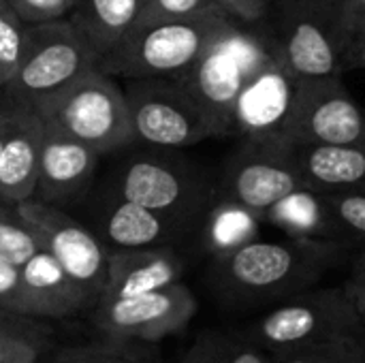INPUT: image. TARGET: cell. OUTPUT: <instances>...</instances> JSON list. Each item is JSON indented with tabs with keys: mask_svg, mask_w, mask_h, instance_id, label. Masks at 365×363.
I'll return each mask as SVG.
<instances>
[{
	"mask_svg": "<svg viewBox=\"0 0 365 363\" xmlns=\"http://www.w3.org/2000/svg\"><path fill=\"white\" fill-rule=\"evenodd\" d=\"M353 248L310 237L252 240L212 259L210 287L229 308L267 306L312 289Z\"/></svg>",
	"mask_w": 365,
	"mask_h": 363,
	"instance_id": "6da1fadb",
	"label": "cell"
},
{
	"mask_svg": "<svg viewBox=\"0 0 365 363\" xmlns=\"http://www.w3.org/2000/svg\"><path fill=\"white\" fill-rule=\"evenodd\" d=\"M272 51L274 39L265 21H233L184 73L173 77L197 101L216 139L233 137L235 103Z\"/></svg>",
	"mask_w": 365,
	"mask_h": 363,
	"instance_id": "7a4b0ae2",
	"label": "cell"
},
{
	"mask_svg": "<svg viewBox=\"0 0 365 363\" xmlns=\"http://www.w3.org/2000/svg\"><path fill=\"white\" fill-rule=\"evenodd\" d=\"M233 21L237 19L216 6L186 17L135 24L105 56H101L98 68L126 79L175 77L184 73Z\"/></svg>",
	"mask_w": 365,
	"mask_h": 363,
	"instance_id": "3957f363",
	"label": "cell"
},
{
	"mask_svg": "<svg viewBox=\"0 0 365 363\" xmlns=\"http://www.w3.org/2000/svg\"><path fill=\"white\" fill-rule=\"evenodd\" d=\"M43 122L77 137L98 154L128 148L137 141L124 90L98 66L64 88L30 103Z\"/></svg>",
	"mask_w": 365,
	"mask_h": 363,
	"instance_id": "277c9868",
	"label": "cell"
},
{
	"mask_svg": "<svg viewBox=\"0 0 365 363\" xmlns=\"http://www.w3.org/2000/svg\"><path fill=\"white\" fill-rule=\"evenodd\" d=\"M265 24L295 75L325 77L349 71L342 0H278Z\"/></svg>",
	"mask_w": 365,
	"mask_h": 363,
	"instance_id": "5b68a950",
	"label": "cell"
},
{
	"mask_svg": "<svg viewBox=\"0 0 365 363\" xmlns=\"http://www.w3.org/2000/svg\"><path fill=\"white\" fill-rule=\"evenodd\" d=\"M115 195L199 233L216 199V178L186 158L139 154L122 167Z\"/></svg>",
	"mask_w": 365,
	"mask_h": 363,
	"instance_id": "8992f818",
	"label": "cell"
},
{
	"mask_svg": "<svg viewBox=\"0 0 365 363\" xmlns=\"http://www.w3.org/2000/svg\"><path fill=\"white\" fill-rule=\"evenodd\" d=\"M365 332V321L353 304L344 285L325 289H306L278 302L257 323L248 338L265 351H289L349 334Z\"/></svg>",
	"mask_w": 365,
	"mask_h": 363,
	"instance_id": "52a82bcc",
	"label": "cell"
},
{
	"mask_svg": "<svg viewBox=\"0 0 365 363\" xmlns=\"http://www.w3.org/2000/svg\"><path fill=\"white\" fill-rule=\"evenodd\" d=\"M98 60L96 49L71 19L28 26L19 71L4 92L11 101L30 105L98 66Z\"/></svg>",
	"mask_w": 365,
	"mask_h": 363,
	"instance_id": "ba28073f",
	"label": "cell"
},
{
	"mask_svg": "<svg viewBox=\"0 0 365 363\" xmlns=\"http://www.w3.org/2000/svg\"><path fill=\"white\" fill-rule=\"evenodd\" d=\"M137 141L180 150L216 139L197 101L173 77L130 79L124 88Z\"/></svg>",
	"mask_w": 365,
	"mask_h": 363,
	"instance_id": "9c48e42d",
	"label": "cell"
},
{
	"mask_svg": "<svg viewBox=\"0 0 365 363\" xmlns=\"http://www.w3.org/2000/svg\"><path fill=\"white\" fill-rule=\"evenodd\" d=\"M92 310V323L103 340L156 347L188 329L199 302L186 285L175 282L152 293L98 302Z\"/></svg>",
	"mask_w": 365,
	"mask_h": 363,
	"instance_id": "30bf717a",
	"label": "cell"
},
{
	"mask_svg": "<svg viewBox=\"0 0 365 363\" xmlns=\"http://www.w3.org/2000/svg\"><path fill=\"white\" fill-rule=\"evenodd\" d=\"M289 143L240 139L216 178V199L248 208L261 218L284 197L302 190Z\"/></svg>",
	"mask_w": 365,
	"mask_h": 363,
	"instance_id": "8fae6325",
	"label": "cell"
},
{
	"mask_svg": "<svg viewBox=\"0 0 365 363\" xmlns=\"http://www.w3.org/2000/svg\"><path fill=\"white\" fill-rule=\"evenodd\" d=\"M15 208L38 240L41 250L49 252L79 285L101 300L107 282L109 246L56 203L30 197Z\"/></svg>",
	"mask_w": 365,
	"mask_h": 363,
	"instance_id": "7c38bea8",
	"label": "cell"
},
{
	"mask_svg": "<svg viewBox=\"0 0 365 363\" xmlns=\"http://www.w3.org/2000/svg\"><path fill=\"white\" fill-rule=\"evenodd\" d=\"M287 143L365 145V107L351 96L340 75L299 77Z\"/></svg>",
	"mask_w": 365,
	"mask_h": 363,
	"instance_id": "4fadbf2b",
	"label": "cell"
},
{
	"mask_svg": "<svg viewBox=\"0 0 365 363\" xmlns=\"http://www.w3.org/2000/svg\"><path fill=\"white\" fill-rule=\"evenodd\" d=\"M299 88V75L274 51L242 90L233 111V137L284 141Z\"/></svg>",
	"mask_w": 365,
	"mask_h": 363,
	"instance_id": "5bb4252c",
	"label": "cell"
},
{
	"mask_svg": "<svg viewBox=\"0 0 365 363\" xmlns=\"http://www.w3.org/2000/svg\"><path fill=\"white\" fill-rule=\"evenodd\" d=\"M43 131L45 124L30 105L15 101L6 105L0 150V201L17 205L36 193Z\"/></svg>",
	"mask_w": 365,
	"mask_h": 363,
	"instance_id": "9a60e30c",
	"label": "cell"
},
{
	"mask_svg": "<svg viewBox=\"0 0 365 363\" xmlns=\"http://www.w3.org/2000/svg\"><path fill=\"white\" fill-rule=\"evenodd\" d=\"M186 263L175 246L109 248L107 282L98 302L152 293L182 282Z\"/></svg>",
	"mask_w": 365,
	"mask_h": 363,
	"instance_id": "2e32d148",
	"label": "cell"
},
{
	"mask_svg": "<svg viewBox=\"0 0 365 363\" xmlns=\"http://www.w3.org/2000/svg\"><path fill=\"white\" fill-rule=\"evenodd\" d=\"M45 124L41 160H38V178L36 193L41 201L62 203L77 197L83 186L94 175V167L98 160V152L68 135L66 131Z\"/></svg>",
	"mask_w": 365,
	"mask_h": 363,
	"instance_id": "e0dca14e",
	"label": "cell"
},
{
	"mask_svg": "<svg viewBox=\"0 0 365 363\" xmlns=\"http://www.w3.org/2000/svg\"><path fill=\"white\" fill-rule=\"evenodd\" d=\"M289 154L306 190L325 195L365 190V145L289 143Z\"/></svg>",
	"mask_w": 365,
	"mask_h": 363,
	"instance_id": "ac0fdd59",
	"label": "cell"
},
{
	"mask_svg": "<svg viewBox=\"0 0 365 363\" xmlns=\"http://www.w3.org/2000/svg\"><path fill=\"white\" fill-rule=\"evenodd\" d=\"M195 235L175 220L122 199L107 208L103 218V240L111 248H152V246H175L184 237Z\"/></svg>",
	"mask_w": 365,
	"mask_h": 363,
	"instance_id": "d6986e66",
	"label": "cell"
},
{
	"mask_svg": "<svg viewBox=\"0 0 365 363\" xmlns=\"http://www.w3.org/2000/svg\"><path fill=\"white\" fill-rule=\"evenodd\" d=\"M19 270L26 287L43 306L47 321H62L98 304V300L45 250H38Z\"/></svg>",
	"mask_w": 365,
	"mask_h": 363,
	"instance_id": "ffe728a7",
	"label": "cell"
},
{
	"mask_svg": "<svg viewBox=\"0 0 365 363\" xmlns=\"http://www.w3.org/2000/svg\"><path fill=\"white\" fill-rule=\"evenodd\" d=\"M148 0H79L71 13L75 28L105 56L141 17Z\"/></svg>",
	"mask_w": 365,
	"mask_h": 363,
	"instance_id": "44dd1931",
	"label": "cell"
},
{
	"mask_svg": "<svg viewBox=\"0 0 365 363\" xmlns=\"http://www.w3.org/2000/svg\"><path fill=\"white\" fill-rule=\"evenodd\" d=\"M261 223L263 218L248 208L227 199H214L199 231L201 246L212 259L222 257L257 240Z\"/></svg>",
	"mask_w": 365,
	"mask_h": 363,
	"instance_id": "7402d4cb",
	"label": "cell"
},
{
	"mask_svg": "<svg viewBox=\"0 0 365 363\" xmlns=\"http://www.w3.org/2000/svg\"><path fill=\"white\" fill-rule=\"evenodd\" d=\"M263 223H269L282 229L291 237H310V240H331V231L327 225V216L323 210V201L319 193L297 190L274 208H269L263 216Z\"/></svg>",
	"mask_w": 365,
	"mask_h": 363,
	"instance_id": "603a6c76",
	"label": "cell"
},
{
	"mask_svg": "<svg viewBox=\"0 0 365 363\" xmlns=\"http://www.w3.org/2000/svg\"><path fill=\"white\" fill-rule=\"evenodd\" d=\"M175 363H276L248 336H237L220 329L201 332Z\"/></svg>",
	"mask_w": 365,
	"mask_h": 363,
	"instance_id": "cb8c5ba5",
	"label": "cell"
},
{
	"mask_svg": "<svg viewBox=\"0 0 365 363\" xmlns=\"http://www.w3.org/2000/svg\"><path fill=\"white\" fill-rule=\"evenodd\" d=\"M319 195L331 240L349 248H365V190Z\"/></svg>",
	"mask_w": 365,
	"mask_h": 363,
	"instance_id": "d4e9b609",
	"label": "cell"
},
{
	"mask_svg": "<svg viewBox=\"0 0 365 363\" xmlns=\"http://www.w3.org/2000/svg\"><path fill=\"white\" fill-rule=\"evenodd\" d=\"M47 363H165L156 347L98 340L56 353Z\"/></svg>",
	"mask_w": 365,
	"mask_h": 363,
	"instance_id": "484cf974",
	"label": "cell"
},
{
	"mask_svg": "<svg viewBox=\"0 0 365 363\" xmlns=\"http://www.w3.org/2000/svg\"><path fill=\"white\" fill-rule=\"evenodd\" d=\"M272 357L276 363H365V332L302 349L276 351Z\"/></svg>",
	"mask_w": 365,
	"mask_h": 363,
	"instance_id": "4316f807",
	"label": "cell"
},
{
	"mask_svg": "<svg viewBox=\"0 0 365 363\" xmlns=\"http://www.w3.org/2000/svg\"><path fill=\"white\" fill-rule=\"evenodd\" d=\"M38 250V240L19 216L17 208L0 201V257L21 267Z\"/></svg>",
	"mask_w": 365,
	"mask_h": 363,
	"instance_id": "83f0119b",
	"label": "cell"
},
{
	"mask_svg": "<svg viewBox=\"0 0 365 363\" xmlns=\"http://www.w3.org/2000/svg\"><path fill=\"white\" fill-rule=\"evenodd\" d=\"M26 24L11 11L0 6V88H6L19 71L26 43Z\"/></svg>",
	"mask_w": 365,
	"mask_h": 363,
	"instance_id": "f1b7e54d",
	"label": "cell"
},
{
	"mask_svg": "<svg viewBox=\"0 0 365 363\" xmlns=\"http://www.w3.org/2000/svg\"><path fill=\"white\" fill-rule=\"evenodd\" d=\"M0 308L9 310V312H15V315L47 321L43 306L38 304V300L26 287L21 270L17 265L9 263L6 259H2V257H0Z\"/></svg>",
	"mask_w": 365,
	"mask_h": 363,
	"instance_id": "f546056e",
	"label": "cell"
},
{
	"mask_svg": "<svg viewBox=\"0 0 365 363\" xmlns=\"http://www.w3.org/2000/svg\"><path fill=\"white\" fill-rule=\"evenodd\" d=\"M51 351V332L0 334V363H38Z\"/></svg>",
	"mask_w": 365,
	"mask_h": 363,
	"instance_id": "4dcf8cb0",
	"label": "cell"
},
{
	"mask_svg": "<svg viewBox=\"0 0 365 363\" xmlns=\"http://www.w3.org/2000/svg\"><path fill=\"white\" fill-rule=\"evenodd\" d=\"M6 4L26 26H38L68 19L79 0H6Z\"/></svg>",
	"mask_w": 365,
	"mask_h": 363,
	"instance_id": "1f68e13d",
	"label": "cell"
},
{
	"mask_svg": "<svg viewBox=\"0 0 365 363\" xmlns=\"http://www.w3.org/2000/svg\"><path fill=\"white\" fill-rule=\"evenodd\" d=\"M216 6L218 4L214 0H148L137 24L152 21V19L186 17V15H195V13H201V11L216 9Z\"/></svg>",
	"mask_w": 365,
	"mask_h": 363,
	"instance_id": "d6a6232c",
	"label": "cell"
},
{
	"mask_svg": "<svg viewBox=\"0 0 365 363\" xmlns=\"http://www.w3.org/2000/svg\"><path fill=\"white\" fill-rule=\"evenodd\" d=\"M344 26L349 36V68L365 47V0H342Z\"/></svg>",
	"mask_w": 365,
	"mask_h": 363,
	"instance_id": "836d02e7",
	"label": "cell"
},
{
	"mask_svg": "<svg viewBox=\"0 0 365 363\" xmlns=\"http://www.w3.org/2000/svg\"><path fill=\"white\" fill-rule=\"evenodd\" d=\"M214 2L229 17H233L242 24L265 21L272 11V2H267V0H214Z\"/></svg>",
	"mask_w": 365,
	"mask_h": 363,
	"instance_id": "e575fe53",
	"label": "cell"
},
{
	"mask_svg": "<svg viewBox=\"0 0 365 363\" xmlns=\"http://www.w3.org/2000/svg\"><path fill=\"white\" fill-rule=\"evenodd\" d=\"M45 332H51L47 321L15 315L0 308V334H45Z\"/></svg>",
	"mask_w": 365,
	"mask_h": 363,
	"instance_id": "d590c367",
	"label": "cell"
},
{
	"mask_svg": "<svg viewBox=\"0 0 365 363\" xmlns=\"http://www.w3.org/2000/svg\"><path fill=\"white\" fill-rule=\"evenodd\" d=\"M344 287L365 321V248H359L357 257L353 259V270Z\"/></svg>",
	"mask_w": 365,
	"mask_h": 363,
	"instance_id": "8d00e7d4",
	"label": "cell"
},
{
	"mask_svg": "<svg viewBox=\"0 0 365 363\" xmlns=\"http://www.w3.org/2000/svg\"><path fill=\"white\" fill-rule=\"evenodd\" d=\"M4 122H6V107H0V150H2V139H4Z\"/></svg>",
	"mask_w": 365,
	"mask_h": 363,
	"instance_id": "74e56055",
	"label": "cell"
},
{
	"mask_svg": "<svg viewBox=\"0 0 365 363\" xmlns=\"http://www.w3.org/2000/svg\"><path fill=\"white\" fill-rule=\"evenodd\" d=\"M6 4V0H0V6H4Z\"/></svg>",
	"mask_w": 365,
	"mask_h": 363,
	"instance_id": "f35d334b",
	"label": "cell"
},
{
	"mask_svg": "<svg viewBox=\"0 0 365 363\" xmlns=\"http://www.w3.org/2000/svg\"><path fill=\"white\" fill-rule=\"evenodd\" d=\"M267 2H272V4H274V2H278V0H267Z\"/></svg>",
	"mask_w": 365,
	"mask_h": 363,
	"instance_id": "ab89813d",
	"label": "cell"
}]
</instances>
